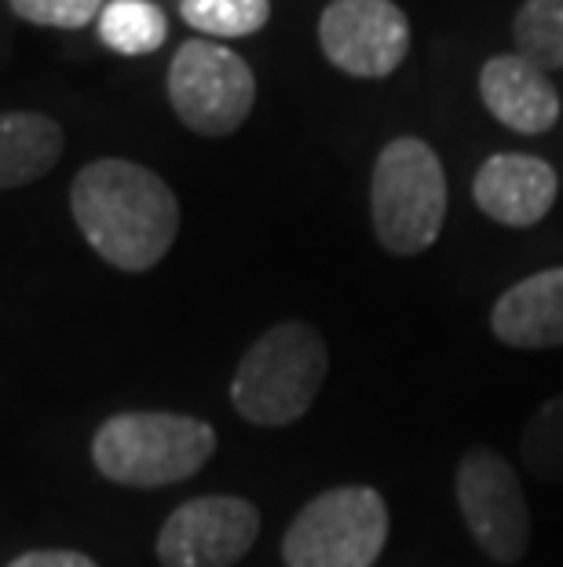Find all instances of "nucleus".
<instances>
[{
  "mask_svg": "<svg viewBox=\"0 0 563 567\" xmlns=\"http://www.w3.org/2000/svg\"><path fill=\"white\" fill-rule=\"evenodd\" d=\"M70 209L85 243L122 271L154 268L179 231L173 187L125 158H100L81 168L70 187Z\"/></svg>",
  "mask_w": 563,
  "mask_h": 567,
  "instance_id": "1",
  "label": "nucleus"
},
{
  "mask_svg": "<svg viewBox=\"0 0 563 567\" xmlns=\"http://www.w3.org/2000/svg\"><path fill=\"white\" fill-rule=\"evenodd\" d=\"M217 432L206 421L165 410H136L103 421L92 440L95 468L125 487H169L206 468Z\"/></svg>",
  "mask_w": 563,
  "mask_h": 567,
  "instance_id": "2",
  "label": "nucleus"
},
{
  "mask_svg": "<svg viewBox=\"0 0 563 567\" xmlns=\"http://www.w3.org/2000/svg\"><path fill=\"white\" fill-rule=\"evenodd\" d=\"M330 373V352L307 322H282L260 333L231 381V403L253 425L301 421Z\"/></svg>",
  "mask_w": 563,
  "mask_h": 567,
  "instance_id": "3",
  "label": "nucleus"
},
{
  "mask_svg": "<svg viewBox=\"0 0 563 567\" xmlns=\"http://www.w3.org/2000/svg\"><path fill=\"white\" fill-rule=\"evenodd\" d=\"M369 209L377 243L395 257L432 249L447 220V176L439 154L417 136L392 140L374 165Z\"/></svg>",
  "mask_w": 563,
  "mask_h": 567,
  "instance_id": "4",
  "label": "nucleus"
},
{
  "mask_svg": "<svg viewBox=\"0 0 563 567\" xmlns=\"http://www.w3.org/2000/svg\"><path fill=\"white\" fill-rule=\"evenodd\" d=\"M388 542V505L374 487L311 498L282 538L285 567H374Z\"/></svg>",
  "mask_w": 563,
  "mask_h": 567,
  "instance_id": "5",
  "label": "nucleus"
},
{
  "mask_svg": "<svg viewBox=\"0 0 563 567\" xmlns=\"http://www.w3.org/2000/svg\"><path fill=\"white\" fill-rule=\"evenodd\" d=\"M257 78L242 55L217 41H187L169 66V103L198 136H231L253 111Z\"/></svg>",
  "mask_w": 563,
  "mask_h": 567,
  "instance_id": "6",
  "label": "nucleus"
},
{
  "mask_svg": "<svg viewBox=\"0 0 563 567\" xmlns=\"http://www.w3.org/2000/svg\"><path fill=\"white\" fill-rule=\"evenodd\" d=\"M453 491L476 546L494 564H520L531 546V509L517 468L490 446H472L458 465Z\"/></svg>",
  "mask_w": 563,
  "mask_h": 567,
  "instance_id": "7",
  "label": "nucleus"
},
{
  "mask_svg": "<svg viewBox=\"0 0 563 567\" xmlns=\"http://www.w3.org/2000/svg\"><path fill=\"white\" fill-rule=\"evenodd\" d=\"M260 513L253 502L231 494L184 502L158 535L161 567H234L253 549Z\"/></svg>",
  "mask_w": 563,
  "mask_h": 567,
  "instance_id": "8",
  "label": "nucleus"
},
{
  "mask_svg": "<svg viewBox=\"0 0 563 567\" xmlns=\"http://www.w3.org/2000/svg\"><path fill=\"white\" fill-rule=\"evenodd\" d=\"M322 55L352 78H388L410 52V22L392 0H333L319 19Z\"/></svg>",
  "mask_w": 563,
  "mask_h": 567,
  "instance_id": "9",
  "label": "nucleus"
},
{
  "mask_svg": "<svg viewBox=\"0 0 563 567\" xmlns=\"http://www.w3.org/2000/svg\"><path fill=\"white\" fill-rule=\"evenodd\" d=\"M472 195L494 224L534 227L556 202V168L534 154H494L476 173Z\"/></svg>",
  "mask_w": 563,
  "mask_h": 567,
  "instance_id": "10",
  "label": "nucleus"
},
{
  "mask_svg": "<svg viewBox=\"0 0 563 567\" xmlns=\"http://www.w3.org/2000/svg\"><path fill=\"white\" fill-rule=\"evenodd\" d=\"M479 95L501 125L523 136H542L560 122V95L553 81L520 52L487 59L479 74Z\"/></svg>",
  "mask_w": 563,
  "mask_h": 567,
  "instance_id": "11",
  "label": "nucleus"
},
{
  "mask_svg": "<svg viewBox=\"0 0 563 567\" xmlns=\"http://www.w3.org/2000/svg\"><path fill=\"white\" fill-rule=\"evenodd\" d=\"M494 337L509 348L563 344V268L538 271L498 297L490 311Z\"/></svg>",
  "mask_w": 563,
  "mask_h": 567,
  "instance_id": "12",
  "label": "nucleus"
},
{
  "mask_svg": "<svg viewBox=\"0 0 563 567\" xmlns=\"http://www.w3.org/2000/svg\"><path fill=\"white\" fill-rule=\"evenodd\" d=\"M63 154V128L44 114H0V190L41 179Z\"/></svg>",
  "mask_w": 563,
  "mask_h": 567,
  "instance_id": "13",
  "label": "nucleus"
},
{
  "mask_svg": "<svg viewBox=\"0 0 563 567\" xmlns=\"http://www.w3.org/2000/svg\"><path fill=\"white\" fill-rule=\"evenodd\" d=\"M100 38L117 55H150L169 38V19L150 0H111L100 11Z\"/></svg>",
  "mask_w": 563,
  "mask_h": 567,
  "instance_id": "14",
  "label": "nucleus"
},
{
  "mask_svg": "<svg viewBox=\"0 0 563 567\" xmlns=\"http://www.w3.org/2000/svg\"><path fill=\"white\" fill-rule=\"evenodd\" d=\"M512 33L520 55L538 70H563V0H526Z\"/></svg>",
  "mask_w": 563,
  "mask_h": 567,
  "instance_id": "15",
  "label": "nucleus"
},
{
  "mask_svg": "<svg viewBox=\"0 0 563 567\" xmlns=\"http://www.w3.org/2000/svg\"><path fill=\"white\" fill-rule=\"evenodd\" d=\"M268 19L271 0H184V22L209 38H249Z\"/></svg>",
  "mask_w": 563,
  "mask_h": 567,
  "instance_id": "16",
  "label": "nucleus"
},
{
  "mask_svg": "<svg viewBox=\"0 0 563 567\" xmlns=\"http://www.w3.org/2000/svg\"><path fill=\"white\" fill-rule=\"evenodd\" d=\"M520 457L545 484H560L563 480V392L553 395V400L526 421L520 436Z\"/></svg>",
  "mask_w": 563,
  "mask_h": 567,
  "instance_id": "17",
  "label": "nucleus"
},
{
  "mask_svg": "<svg viewBox=\"0 0 563 567\" xmlns=\"http://www.w3.org/2000/svg\"><path fill=\"white\" fill-rule=\"evenodd\" d=\"M19 19L33 27H55V30H81L100 16L106 0H8Z\"/></svg>",
  "mask_w": 563,
  "mask_h": 567,
  "instance_id": "18",
  "label": "nucleus"
},
{
  "mask_svg": "<svg viewBox=\"0 0 563 567\" xmlns=\"http://www.w3.org/2000/svg\"><path fill=\"white\" fill-rule=\"evenodd\" d=\"M8 567H100L85 553H70V549H38V553H22L19 560H11Z\"/></svg>",
  "mask_w": 563,
  "mask_h": 567,
  "instance_id": "19",
  "label": "nucleus"
}]
</instances>
